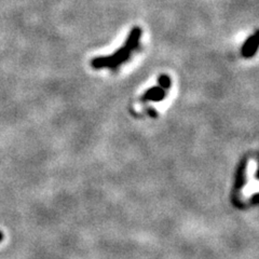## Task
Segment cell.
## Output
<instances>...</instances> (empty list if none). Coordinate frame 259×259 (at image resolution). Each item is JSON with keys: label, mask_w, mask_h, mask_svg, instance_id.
Segmentation results:
<instances>
[{"label": "cell", "mask_w": 259, "mask_h": 259, "mask_svg": "<svg viewBox=\"0 0 259 259\" xmlns=\"http://www.w3.org/2000/svg\"><path fill=\"white\" fill-rule=\"evenodd\" d=\"M141 38H142V28L136 27L132 28L129 34L127 40L124 42L122 48L118 49L114 54L109 56H101L93 58L91 62V66L93 68H110L111 70H117L120 66L129 62L132 54L137 51L141 46Z\"/></svg>", "instance_id": "obj_1"}, {"label": "cell", "mask_w": 259, "mask_h": 259, "mask_svg": "<svg viewBox=\"0 0 259 259\" xmlns=\"http://www.w3.org/2000/svg\"><path fill=\"white\" fill-rule=\"evenodd\" d=\"M167 96V92L161 86H152L144 93L141 102H161Z\"/></svg>", "instance_id": "obj_2"}, {"label": "cell", "mask_w": 259, "mask_h": 259, "mask_svg": "<svg viewBox=\"0 0 259 259\" xmlns=\"http://www.w3.org/2000/svg\"><path fill=\"white\" fill-rule=\"evenodd\" d=\"M257 50H258V31H256L254 35H252L248 40L245 41V43L241 48V54L244 57L250 58L256 54Z\"/></svg>", "instance_id": "obj_3"}, {"label": "cell", "mask_w": 259, "mask_h": 259, "mask_svg": "<svg viewBox=\"0 0 259 259\" xmlns=\"http://www.w3.org/2000/svg\"><path fill=\"white\" fill-rule=\"evenodd\" d=\"M158 83H159V86H161L162 89L168 90V89L171 88L172 80H171L170 76H168V75H161L160 77H159V79H158Z\"/></svg>", "instance_id": "obj_4"}, {"label": "cell", "mask_w": 259, "mask_h": 259, "mask_svg": "<svg viewBox=\"0 0 259 259\" xmlns=\"http://www.w3.org/2000/svg\"><path fill=\"white\" fill-rule=\"evenodd\" d=\"M3 240V234H2V231H0V242H1Z\"/></svg>", "instance_id": "obj_5"}]
</instances>
